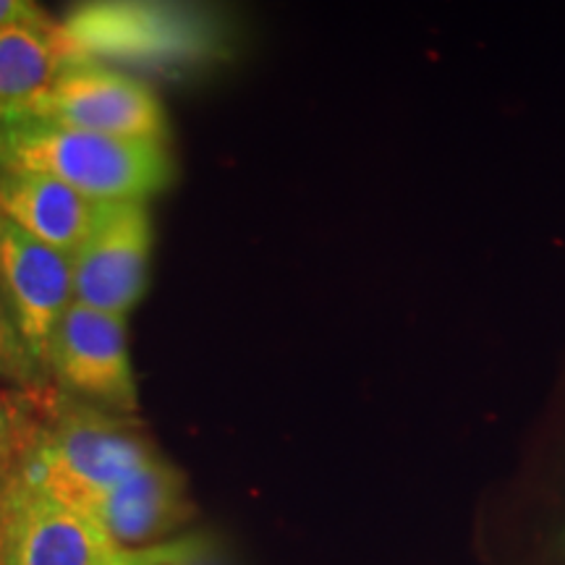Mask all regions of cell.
Masks as SVG:
<instances>
[{
  "mask_svg": "<svg viewBox=\"0 0 565 565\" xmlns=\"http://www.w3.org/2000/svg\"><path fill=\"white\" fill-rule=\"evenodd\" d=\"M84 513L118 547L134 550L181 536L194 521L196 505L186 475L160 454L92 500Z\"/></svg>",
  "mask_w": 565,
  "mask_h": 565,
  "instance_id": "cell-8",
  "label": "cell"
},
{
  "mask_svg": "<svg viewBox=\"0 0 565 565\" xmlns=\"http://www.w3.org/2000/svg\"><path fill=\"white\" fill-rule=\"evenodd\" d=\"M68 61L55 21L0 30V116L40 95Z\"/></svg>",
  "mask_w": 565,
  "mask_h": 565,
  "instance_id": "cell-10",
  "label": "cell"
},
{
  "mask_svg": "<svg viewBox=\"0 0 565 565\" xmlns=\"http://www.w3.org/2000/svg\"><path fill=\"white\" fill-rule=\"evenodd\" d=\"M0 383H9L11 387H38L47 383L30 349L21 341L3 296H0Z\"/></svg>",
  "mask_w": 565,
  "mask_h": 565,
  "instance_id": "cell-12",
  "label": "cell"
},
{
  "mask_svg": "<svg viewBox=\"0 0 565 565\" xmlns=\"http://www.w3.org/2000/svg\"><path fill=\"white\" fill-rule=\"evenodd\" d=\"M168 565H236L228 545L212 532H186Z\"/></svg>",
  "mask_w": 565,
  "mask_h": 565,
  "instance_id": "cell-13",
  "label": "cell"
},
{
  "mask_svg": "<svg viewBox=\"0 0 565 565\" xmlns=\"http://www.w3.org/2000/svg\"><path fill=\"white\" fill-rule=\"evenodd\" d=\"M0 296L21 341L45 374L55 328L74 303V267L68 254L38 242L3 215H0Z\"/></svg>",
  "mask_w": 565,
  "mask_h": 565,
  "instance_id": "cell-7",
  "label": "cell"
},
{
  "mask_svg": "<svg viewBox=\"0 0 565 565\" xmlns=\"http://www.w3.org/2000/svg\"><path fill=\"white\" fill-rule=\"evenodd\" d=\"M121 547L66 500L9 479L0 487L3 565H113Z\"/></svg>",
  "mask_w": 565,
  "mask_h": 565,
  "instance_id": "cell-5",
  "label": "cell"
},
{
  "mask_svg": "<svg viewBox=\"0 0 565 565\" xmlns=\"http://www.w3.org/2000/svg\"><path fill=\"white\" fill-rule=\"evenodd\" d=\"M0 565H3V561H0Z\"/></svg>",
  "mask_w": 565,
  "mask_h": 565,
  "instance_id": "cell-16",
  "label": "cell"
},
{
  "mask_svg": "<svg viewBox=\"0 0 565 565\" xmlns=\"http://www.w3.org/2000/svg\"><path fill=\"white\" fill-rule=\"evenodd\" d=\"M51 17L30 0H0V30L24 24H51Z\"/></svg>",
  "mask_w": 565,
  "mask_h": 565,
  "instance_id": "cell-15",
  "label": "cell"
},
{
  "mask_svg": "<svg viewBox=\"0 0 565 565\" xmlns=\"http://www.w3.org/2000/svg\"><path fill=\"white\" fill-rule=\"evenodd\" d=\"M152 217L145 202H100L89 236L71 257L74 301L126 317L147 291Z\"/></svg>",
  "mask_w": 565,
  "mask_h": 565,
  "instance_id": "cell-6",
  "label": "cell"
},
{
  "mask_svg": "<svg viewBox=\"0 0 565 565\" xmlns=\"http://www.w3.org/2000/svg\"><path fill=\"white\" fill-rule=\"evenodd\" d=\"M181 536H173V540L160 542V545L150 547H134V550H121L113 565H168L173 561V555L179 553Z\"/></svg>",
  "mask_w": 565,
  "mask_h": 565,
  "instance_id": "cell-14",
  "label": "cell"
},
{
  "mask_svg": "<svg viewBox=\"0 0 565 565\" xmlns=\"http://www.w3.org/2000/svg\"><path fill=\"white\" fill-rule=\"evenodd\" d=\"M45 374L61 393L103 412L118 416L139 412L126 317L71 303L53 333Z\"/></svg>",
  "mask_w": 565,
  "mask_h": 565,
  "instance_id": "cell-4",
  "label": "cell"
},
{
  "mask_svg": "<svg viewBox=\"0 0 565 565\" xmlns=\"http://www.w3.org/2000/svg\"><path fill=\"white\" fill-rule=\"evenodd\" d=\"M0 168L66 183L92 202H145L175 179L168 141L103 137L38 121L0 124Z\"/></svg>",
  "mask_w": 565,
  "mask_h": 565,
  "instance_id": "cell-2",
  "label": "cell"
},
{
  "mask_svg": "<svg viewBox=\"0 0 565 565\" xmlns=\"http://www.w3.org/2000/svg\"><path fill=\"white\" fill-rule=\"evenodd\" d=\"M11 121L51 124L116 139L168 141L166 108L150 84L95 61H68L40 95L0 116V124Z\"/></svg>",
  "mask_w": 565,
  "mask_h": 565,
  "instance_id": "cell-3",
  "label": "cell"
},
{
  "mask_svg": "<svg viewBox=\"0 0 565 565\" xmlns=\"http://www.w3.org/2000/svg\"><path fill=\"white\" fill-rule=\"evenodd\" d=\"M38 419L32 440L11 479L84 511L139 466L160 456L147 427L61 393L51 383L34 387Z\"/></svg>",
  "mask_w": 565,
  "mask_h": 565,
  "instance_id": "cell-1",
  "label": "cell"
},
{
  "mask_svg": "<svg viewBox=\"0 0 565 565\" xmlns=\"http://www.w3.org/2000/svg\"><path fill=\"white\" fill-rule=\"evenodd\" d=\"M38 401L34 387L0 391V487L9 482L32 440Z\"/></svg>",
  "mask_w": 565,
  "mask_h": 565,
  "instance_id": "cell-11",
  "label": "cell"
},
{
  "mask_svg": "<svg viewBox=\"0 0 565 565\" xmlns=\"http://www.w3.org/2000/svg\"><path fill=\"white\" fill-rule=\"evenodd\" d=\"M97 207L100 202H92L47 175L0 168V215L68 257H74L89 236Z\"/></svg>",
  "mask_w": 565,
  "mask_h": 565,
  "instance_id": "cell-9",
  "label": "cell"
}]
</instances>
